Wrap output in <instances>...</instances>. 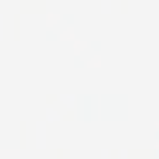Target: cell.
I'll use <instances>...</instances> for the list:
<instances>
[{
  "label": "cell",
  "mask_w": 159,
  "mask_h": 159,
  "mask_svg": "<svg viewBox=\"0 0 159 159\" xmlns=\"http://www.w3.org/2000/svg\"><path fill=\"white\" fill-rule=\"evenodd\" d=\"M110 9H111V4H110V2H104V4H101V11L108 12Z\"/></svg>",
  "instance_id": "obj_11"
},
{
  "label": "cell",
  "mask_w": 159,
  "mask_h": 159,
  "mask_svg": "<svg viewBox=\"0 0 159 159\" xmlns=\"http://www.w3.org/2000/svg\"><path fill=\"white\" fill-rule=\"evenodd\" d=\"M21 9L22 12H43L46 9V4L45 2H22Z\"/></svg>",
  "instance_id": "obj_1"
},
{
  "label": "cell",
  "mask_w": 159,
  "mask_h": 159,
  "mask_svg": "<svg viewBox=\"0 0 159 159\" xmlns=\"http://www.w3.org/2000/svg\"><path fill=\"white\" fill-rule=\"evenodd\" d=\"M58 39H62V41H75V33H74V28H67L65 31L58 36Z\"/></svg>",
  "instance_id": "obj_4"
},
{
  "label": "cell",
  "mask_w": 159,
  "mask_h": 159,
  "mask_svg": "<svg viewBox=\"0 0 159 159\" xmlns=\"http://www.w3.org/2000/svg\"><path fill=\"white\" fill-rule=\"evenodd\" d=\"M21 144L22 147H26V123L21 125Z\"/></svg>",
  "instance_id": "obj_10"
},
{
  "label": "cell",
  "mask_w": 159,
  "mask_h": 159,
  "mask_svg": "<svg viewBox=\"0 0 159 159\" xmlns=\"http://www.w3.org/2000/svg\"><path fill=\"white\" fill-rule=\"evenodd\" d=\"M0 159H21L19 149H0Z\"/></svg>",
  "instance_id": "obj_2"
},
{
  "label": "cell",
  "mask_w": 159,
  "mask_h": 159,
  "mask_svg": "<svg viewBox=\"0 0 159 159\" xmlns=\"http://www.w3.org/2000/svg\"><path fill=\"white\" fill-rule=\"evenodd\" d=\"M86 48H87V41H82V39H75L74 41V55L75 57H79Z\"/></svg>",
  "instance_id": "obj_5"
},
{
  "label": "cell",
  "mask_w": 159,
  "mask_h": 159,
  "mask_svg": "<svg viewBox=\"0 0 159 159\" xmlns=\"http://www.w3.org/2000/svg\"><path fill=\"white\" fill-rule=\"evenodd\" d=\"M154 127H156V130H159V121H156V123H154Z\"/></svg>",
  "instance_id": "obj_14"
},
{
  "label": "cell",
  "mask_w": 159,
  "mask_h": 159,
  "mask_svg": "<svg viewBox=\"0 0 159 159\" xmlns=\"http://www.w3.org/2000/svg\"><path fill=\"white\" fill-rule=\"evenodd\" d=\"M75 118H77L75 116V111L70 110V111H67V113L62 116V121H72V120H75Z\"/></svg>",
  "instance_id": "obj_8"
},
{
  "label": "cell",
  "mask_w": 159,
  "mask_h": 159,
  "mask_svg": "<svg viewBox=\"0 0 159 159\" xmlns=\"http://www.w3.org/2000/svg\"><path fill=\"white\" fill-rule=\"evenodd\" d=\"M101 63H103L101 62V55H94L89 62H86V67H89V69H99Z\"/></svg>",
  "instance_id": "obj_6"
},
{
  "label": "cell",
  "mask_w": 159,
  "mask_h": 159,
  "mask_svg": "<svg viewBox=\"0 0 159 159\" xmlns=\"http://www.w3.org/2000/svg\"><path fill=\"white\" fill-rule=\"evenodd\" d=\"M57 99H58V98H57V96H53V94H50V96L46 98V103H48V104H52V103H55Z\"/></svg>",
  "instance_id": "obj_12"
},
{
  "label": "cell",
  "mask_w": 159,
  "mask_h": 159,
  "mask_svg": "<svg viewBox=\"0 0 159 159\" xmlns=\"http://www.w3.org/2000/svg\"><path fill=\"white\" fill-rule=\"evenodd\" d=\"M154 147H156V149H157V151H159V140H156V145H154Z\"/></svg>",
  "instance_id": "obj_15"
},
{
  "label": "cell",
  "mask_w": 159,
  "mask_h": 159,
  "mask_svg": "<svg viewBox=\"0 0 159 159\" xmlns=\"http://www.w3.org/2000/svg\"><path fill=\"white\" fill-rule=\"evenodd\" d=\"M19 24H21V16L16 14L14 16V38L16 39L21 38V33H19Z\"/></svg>",
  "instance_id": "obj_7"
},
{
  "label": "cell",
  "mask_w": 159,
  "mask_h": 159,
  "mask_svg": "<svg viewBox=\"0 0 159 159\" xmlns=\"http://www.w3.org/2000/svg\"><path fill=\"white\" fill-rule=\"evenodd\" d=\"M60 19H62V16H60V14H55V12H48V14H46V28L52 29L53 26H55L57 22L60 21Z\"/></svg>",
  "instance_id": "obj_3"
},
{
  "label": "cell",
  "mask_w": 159,
  "mask_h": 159,
  "mask_svg": "<svg viewBox=\"0 0 159 159\" xmlns=\"http://www.w3.org/2000/svg\"><path fill=\"white\" fill-rule=\"evenodd\" d=\"M62 101L65 104H69L70 106V110L74 108V104H75V96H70V98H67V96H62Z\"/></svg>",
  "instance_id": "obj_9"
},
{
  "label": "cell",
  "mask_w": 159,
  "mask_h": 159,
  "mask_svg": "<svg viewBox=\"0 0 159 159\" xmlns=\"http://www.w3.org/2000/svg\"><path fill=\"white\" fill-rule=\"evenodd\" d=\"M121 11H123V12L128 11V4H127V2H123V4H121Z\"/></svg>",
  "instance_id": "obj_13"
}]
</instances>
